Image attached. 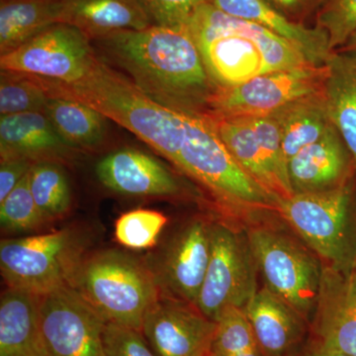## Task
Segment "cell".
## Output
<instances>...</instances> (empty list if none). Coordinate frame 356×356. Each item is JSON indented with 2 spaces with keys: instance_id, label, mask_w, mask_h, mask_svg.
I'll return each instance as SVG.
<instances>
[{
  "instance_id": "obj_1",
  "label": "cell",
  "mask_w": 356,
  "mask_h": 356,
  "mask_svg": "<svg viewBox=\"0 0 356 356\" xmlns=\"http://www.w3.org/2000/svg\"><path fill=\"white\" fill-rule=\"evenodd\" d=\"M91 43L104 62L121 70L154 102L187 114L209 116L217 86L188 32L152 25L110 33Z\"/></svg>"
},
{
  "instance_id": "obj_2",
  "label": "cell",
  "mask_w": 356,
  "mask_h": 356,
  "mask_svg": "<svg viewBox=\"0 0 356 356\" xmlns=\"http://www.w3.org/2000/svg\"><path fill=\"white\" fill-rule=\"evenodd\" d=\"M186 31L217 88H231L261 74L311 65L287 40L222 13L208 2L199 7Z\"/></svg>"
},
{
  "instance_id": "obj_3",
  "label": "cell",
  "mask_w": 356,
  "mask_h": 356,
  "mask_svg": "<svg viewBox=\"0 0 356 356\" xmlns=\"http://www.w3.org/2000/svg\"><path fill=\"white\" fill-rule=\"evenodd\" d=\"M70 286L106 322L140 332L145 315L161 295L149 264L117 250L86 254Z\"/></svg>"
},
{
  "instance_id": "obj_4",
  "label": "cell",
  "mask_w": 356,
  "mask_h": 356,
  "mask_svg": "<svg viewBox=\"0 0 356 356\" xmlns=\"http://www.w3.org/2000/svg\"><path fill=\"white\" fill-rule=\"evenodd\" d=\"M281 217L324 266L348 270L356 262L353 182L322 193L294 194L278 201Z\"/></svg>"
},
{
  "instance_id": "obj_5",
  "label": "cell",
  "mask_w": 356,
  "mask_h": 356,
  "mask_svg": "<svg viewBox=\"0 0 356 356\" xmlns=\"http://www.w3.org/2000/svg\"><path fill=\"white\" fill-rule=\"evenodd\" d=\"M88 241L83 229L76 227L23 238H2V277L8 287L40 295L70 286L88 254Z\"/></svg>"
},
{
  "instance_id": "obj_6",
  "label": "cell",
  "mask_w": 356,
  "mask_h": 356,
  "mask_svg": "<svg viewBox=\"0 0 356 356\" xmlns=\"http://www.w3.org/2000/svg\"><path fill=\"white\" fill-rule=\"evenodd\" d=\"M247 234L266 287L311 325L322 286V261L313 250L273 227L252 226Z\"/></svg>"
},
{
  "instance_id": "obj_7",
  "label": "cell",
  "mask_w": 356,
  "mask_h": 356,
  "mask_svg": "<svg viewBox=\"0 0 356 356\" xmlns=\"http://www.w3.org/2000/svg\"><path fill=\"white\" fill-rule=\"evenodd\" d=\"M257 273L247 231L212 222L209 264L196 308L214 322L227 309L245 310L259 291Z\"/></svg>"
},
{
  "instance_id": "obj_8",
  "label": "cell",
  "mask_w": 356,
  "mask_h": 356,
  "mask_svg": "<svg viewBox=\"0 0 356 356\" xmlns=\"http://www.w3.org/2000/svg\"><path fill=\"white\" fill-rule=\"evenodd\" d=\"M327 65H307L255 76L231 88H217L208 117H245L271 114L288 103L322 92Z\"/></svg>"
},
{
  "instance_id": "obj_9",
  "label": "cell",
  "mask_w": 356,
  "mask_h": 356,
  "mask_svg": "<svg viewBox=\"0 0 356 356\" xmlns=\"http://www.w3.org/2000/svg\"><path fill=\"white\" fill-rule=\"evenodd\" d=\"M95 55L91 40L83 32L58 23L0 56V69L72 83L86 74Z\"/></svg>"
},
{
  "instance_id": "obj_10",
  "label": "cell",
  "mask_w": 356,
  "mask_h": 356,
  "mask_svg": "<svg viewBox=\"0 0 356 356\" xmlns=\"http://www.w3.org/2000/svg\"><path fill=\"white\" fill-rule=\"evenodd\" d=\"M41 329L47 356H106V321L74 288L41 295Z\"/></svg>"
},
{
  "instance_id": "obj_11",
  "label": "cell",
  "mask_w": 356,
  "mask_h": 356,
  "mask_svg": "<svg viewBox=\"0 0 356 356\" xmlns=\"http://www.w3.org/2000/svg\"><path fill=\"white\" fill-rule=\"evenodd\" d=\"M211 226L194 218L172 236L154 264H147L161 295L196 307L209 264Z\"/></svg>"
},
{
  "instance_id": "obj_12",
  "label": "cell",
  "mask_w": 356,
  "mask_h": 356,
  "mask_svg": "<svg viewBox=\"0 0 356 356\" xmlns=\"http://www.w3.org/2000/svg\"><path fill=\"white\" fill-rule=\"evenodd\" d=\"M216 327L195 306L159 295L142 332L156 356H209Z\"/></svg>"
},
{
  "instance_id": "obj_13",
  "label": "cell",
  "mask_w": 356,
  "mask_h": 356,
  "mask_svg": "<svg viewBox=\"0 0 356 356\" xmlns=\"http://www.w3.org/2000/svg\"><path fill=\"white\" fill-rule=\"evenodd\" d=\"M310 329L312 341L323 348L356 356V262L348 270L324 266Z\"/></svg>"
},
{
  "instance_id": "obj_14",
  "label": "cell",
  "mask_w": 356,
  "mask_h": 356,
  "mask_svg": "<svg viewBox=\"0 0 356 356\" xmlns=\"http://www.w3.org/2000/svg\"><path fill=\"white\" fill-rule=\"evenodd\" d=\"M355 159L337 129L332 126L322 139L302 149L287 163L294 194L322 193L350 181Z\"/></svg>"
},
{
  "instance_id": "obj_15",
  "label": "cell",
  "mask_w": 356,
  "mask_h": 356,
  "mask_svg": "<svg viewBox=\"0 0 356 356\" xmlns=\"http://www.w3.org/2000/svg\"><path fill=\"white\" fill-rule=\"evenodd\" d=\"M98 179L110 191L133 196L177 197L181 185L161 161L144 152L122 149L96 165Z\"/></svg>"
},
{
  "instance_id": "obj_16",
  "label": "cell",
  "mask_w": 356,
  "mask_h": 356,
  "mask_svg": "<svg viewBox=\"0 0 356 356\" xmlns=\"http://www.w3.org/2000/svg\"><path fill=\"white\" fill-rule=\"evenodd\" d=\"M259 350L266 356H297L310 324L268 288L259 289L245 309Z\"/></svg>"
},
{
  "instance_id": "obj_17",
  "label": "cell",
  "mask_w": 356,
  "mask_h": 356,
  "mask_svg": "<svg viewBox=\"0 0 356 356\" xmlns=\"http://www.w3.org/2000/svg\"><path fill=\"white\" fill-rule=\"evenodd\" d=\"M207 2L222 13L255 23L287 40L301 51L309 64L323 67L334 55L325 32L316 26L311 28L293 22L268 0H207Z\"/></svg>"
},
{
  "instance_id": "obj_18",
  "label": "cell",
  "mask_w": 356,
  "mask_h": 356,
  "mask_svg": "<svg viewBox=\"0 0 356 356\" xmlns=\"http://www.w3.org/2000/svg\"><path fill=\"white\" fill-rule=\"evenodd\" d=\"M74 156L76 149L65 144L44 112L1 115L0 158L63 163Z\"/></svg>"
},
{
  "instance_id": "obj_19",
  "label": "cell",
  "mask_w": 356,
  "mask_h": 356,
  "mask_svg": "<svg viewBox=\"0 0 356 356\" xmlns=\"http://www.w3.org/2000/svg\"><path fill=\"white\" fill-rule=\"evenodd\" d=\"M41 295L8 287L0 299V356H47Z\"/></svg>"
},
{
  "instance_id": "obj_20",
  "label": "cell",
  "mask_w": 356,
  "mask_h": 356,
  "mask_svg": "<svg viewBox=\"0 0 356 356\" xmlns=\"http://www.w3.org/2000/svg\"><path fill=\"white\" fill-rule=\"evenodd\" d=\"M62 6L60 23L74 26L90 40L154 25L140 0H62Z\"/></svg>"
},
{
  "instance_id": "obj_21",
  "label": "cell",
  "mask_w": 356,
  "mask_h": 356,
  "mask_svg": "<svg viewBox=\"0 0 356 356\" xmlns=\"http://www.w3.org/2000/svg\"><path fill=\"white\" fill-rule=\"evenodd\" d=\"M222 144L248 175L276 200L292 197L274 175L254 129L245 117H209Z\"/></svg>"
},
{
  "instance_id": "obj_22",
  "label": "cell",
  "mask_w": 356,
  "mask_h": 356,
  "mask_svg": "<svg viewBox=\"0 0 356 356\" xmlns=\"http://www.w3.org/2000/svg\"><path fill=\"white\" fill-rule=\"evenodd\" d=\"M271 114L280 127L287 163L302 149L322 139L334 126L323 91L288 103Z\"/></svg>"
},
{
  "instance_id": "obj_23",
  "label": "cell",
  "mask_w": 356,
  "mask_h": 356,
  "mask_svg": "<svg viewBox=\"0 0 356 356\" xmlns=\"http://www.w3.org/2000/svg\"><path fill=\"white\" fill-rule=\"evenodd\" d=\"M332 123L341 134L356 165V60L334 51L327 64L324 88Z\"/></svg>"
},
{
  "instance_id": "obj_24",
  "label": "cell",
  "mask_w": 356,
  "mask_h": 356,
  "mask_svg": "<svg viewBox=\"0 0 356 356\" xmlns=\"http://www.w3.org/2000/svg\"><path fill=\"white\" fill-rule=\"evenodd\" d=\"M62 0H0V55L60 23Z\"/></svg>"
},
{
  "instance_id": "obj_25",
  "label": "cell",
  "mask_w": 356,
  "mask_h": 356,
  "mask_svg": "<svg viewBox=\"0 0 356 356\" xmlns=\"http://www.w3.org/2000/svg\"><path fill=\"white\" fill-rule=\"evenodd\" d=\"M43 112L65 144L76 151L95 149L106 137V117L86 103L50 96Z\"/></svg>"
},
{
  "instance_id": "obj_26",
  "label": "cell",
  "mask_w": 356,
  "mask_h": 356,
  "mask_svg": "<svg viewBox=\"0 0 356 356\" xmlns=\"http://www.w3.org/2000/svg\"><path fill=\"white\" fill-rule=\"evenodd\" d=\"M29 177L33 197L44 221L51 222L65 216L72 206V193L62 163H35Z\"/></svg>"
},
{
  "instance_id": "obj_27",
  "label": "cell",
  "mask_w": 356,
  "mask_h": 356,
  "mask_svg": "<svg viewBox=\"0 0 356 356\" xmlns=\"http://www.w3.org/2000/svg\"><path fill=\"white\" fill-rule=\"evenodd\" d=\"M50 96L30 74L1 70L0 113L11 115L43 112Z\"/></svg>"
},
{
  "instance_id": "obj_28",
  "label": "cell",
  "mask_w": 356,
  "mask_h": 356,
  "mask_svg": "<svg viewBox=\"0 0 356 356\" xmlns=\"http://www.w3.org/2000/svg\"><path fill=\"white\" fill-rule=\"evenodd\" d=\"M29 173L0 202V224L6 233H30L47 224L33 197Z\"/></svg>"
},
{
  "instance_id": "obj_29",
  "label": "cell",
  "mask_w": 356,
  "mask_h": 356,
  "mask_svg": "<svg viewBox=\"0 0 356 356\" xmlns=\"http://www.w3.org/2000/svg\"><path fill=\"white\" fill-rule=\"evenodd\" d=\"M166 222L168 218L158 211H129L115 222V238L130 250H147L156 245Z\"/></svg>"
},
{
  "instance_id": "obj_30",
  "label": "cell",
  "mask_w": 356,
  "mask_h": 356,
  "mask_svg": "<svg viewBox=\"0 0 356 356\" xmlns=\"http://www.w3.org/2000/svg\"><path fill=\"white\" fill-rule=\"evenodd\" d=\"M216 323L209 356H228L259 348L243 309H227Z\"/></svg>"
},
{
  "instance_id": "obj_31",
  "label": "cell",
  "mask_w": 356,
  "mask_h": 356,
  "mask_svg": "<svg viewBox=\"0 0 356 356\" xmlns=\"http://www.w3.org/2000/svg\"><path fill=\"white\" fill-rule=\"evenodd\" d=\"M316 27L325 32L332 51L341 49L356 30V0H324Z\"/></svg>"
},
{
  "instance_id": "obj_32",
  "label": "cell",
  "mask_w": 356,
  "mask_h": 356,
  "mask_svg": "<svg viewBox=\"0 0 356 356\" xmlns=\"http://www.w3.org/2000/svg\"><path fill=\"white\" fill-rule=\"evenodd\" d=\"M154 25L184 30L207 0H140Z\"/></svg>"
},
{
  "instance_id": "obj_33",
  "label": "cell",
  "mask_w": 356,
  "mask_h": 356,
  "mask_svg": "<svg viewBox=\"0 0 356 356\" xmlns=\"http://www.w3.org/2000/svg\"><path fill=\"white\" fill-rule=\"evenodd\" d=\"M103 346L106 356H156L142 332L111 322L105 323Z\"/></svg>"
},
{
  "instance_id": "obj_34",
  "label": "cell",
  "mask_w": 356,
  "mask_h": 356,
  "mask_svg": "<svg viewBox=\"0 0 356 356\" xmlns=\"http://www.w3.org/2000/svg\"><path fill=\"white\" fill-rule=\"evenodd\" d=\"M34 165V161L24 158L0 159V202L15 188Z\"/></svg>"
},
{
  "instance_id": "obj_35",
  "label": "cell",
  "mask_w": 356,
  "mask_h": 356,
  "mask_svg": "<svg viewBox=\"0 0 356 356\" xmlns=\"http://www.w3.org/2000/svg\"><path fill=\"white\" fill-rule=\"evenodd\" d=\"M283 15L293 22L304 24L313 13H317L324 0H268Z\"/></svg>"
},
{
  "instance_id": "obj_36",
  "label": "cell",
  "mask_w": 356,
  "mask_h": 356,
  "mask_svg": "<svg viewBox=\"0 0 356 356\" xmlns=\"http://www.w3.org/2000/svg\"><path fill=\"white\" fill-rule=\"evenodd\" d=\"M297 356H348L346 355H343V353H336V351H332L330 350H327V348H323L320 344L315 343V341H312L308 346H305L303 348V350L299 353Z\"/></svg>"
},
{
  "instance_id": "obj_37",
  "label": "cell",
  "mask_w": 356,
  "mask_h": 356,
  "mask_svg": "<svg viewBox=\"0 0 356 356\" xmlns=\"http://www.w3.org/2000/svg\"><path fill=\"white\" fill-rule=\"evenodd\" d=\"M336 51L344 54V55L348 56V57L353 58V60H356V30L351 35L350 38L348 40V42Z\"/></svg>"
},
{
  "instance_id": "obj_38",
  "label": "cell",
  "mask_w": 356,
  "mask_h": 356,
  "mask_svg": "<svg viewBox=\"0 0 356 356\" xmlns=\"http://www.w3.org/2000/svg\"><path fill=\"white\" fill-rule=\"evenodd\" d=\"M228 356H266L259 348H252V350L243 351V353H235V355Z\"/></svg>"
}]
</instances>
